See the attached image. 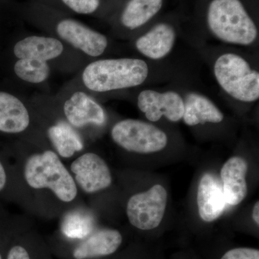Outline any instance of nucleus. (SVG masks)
Here are the masks:
<instances>
[{
	"instance_id": "obj_23",
	"label": "nucleus",
	"mask_w": 259,
	"mask_h": 259,
	"mask_svg": "<svg viewBox=\"0 0 259 259\" xmlns=\"http://www.w3.org/2000/svg\"><path fill=\"white\" fill-rule=\"evenodd\" d=\"M66 6L79 14L88 15L96 11L100 0H62Z\"/></svg>"
},
{
	"instance_id": "obj_14",
	"label": "nucleus",
	"mask_w": 259,
	"mask_h": 259,
	"mask_svg": "<svg viewBox=\"0 0 259 259\" xmlns=\"http://www.w3.org/2000/svg\"><path fill=\"white\" fill-rule=\"evenodd\" d=\"M176 31L169 24L159 23L139 37L136 49L148 59L158 60L171 52L176 40Z\"/></svg>"
},
{
	"instance_id": "obj_18",
	"label": "nucleus",
	"mask_w": 259,
	"mask_h": 259,
	"mask_svg": "<svg viewBox=\"0 0 259 259\" xmlns=\"http://www.w3.org/2000/svg\"><path fill=\"white\" fill-rule=\"evenodd\" d=\"M163 5V0H131L125 7L121 22L131 30L139 28L153 18Z\"/></svg>"
},
{
	"instance_id": "obj_7",
	"label": "nucleus",
	"mask_w": 259,
	"mask_h": 259,
	"mask_svg": "<svg viewBox=\"0 0 259 259\" xmlns=\"http://www.w3.org/2000/svg\"><path fill=\"white\" fill-rule=\"evenodd\" d=\"M71 169L76 183L86 193H95L111 185L110 168L105 160L95 153H84L76 158L71 163Z\"/></svg>"
},
{
	"instance_id": "obj_5",
	"label": "nucleus",
	"mask_w": 259,
	"mask_h": 259,
	"mask_svg": "<svg viewBox=\"0 0 259 259\" xmlns=\"http://www.w3.org/2000/svg\"><path fill=\"white\" fill-rule=\"evenodd\" d=\"M112 140L121 148L138 153L158 152L166 148L168 138L152 124L139 120L120 121L112 127Z\"/></svg>"
},
{
	"instance_id": "obj_12",
	"label": "nucleus",
	"mask_w": 259,
	"mask_h": 259,
	"mask_svg": "<svg viewBox=\"0 0 259 259\" xmlns=\"http://www.w3.org/2000/svg\"><path fill=\"white\" fill-rule=\"evenodd\" d=\"M247 171L248 163L244 158L239 156L229 158L223 165L221 176L227 204L238 205L246 197L248 192Z\"/></svg>"
},
{
	"instance_id": "obj_6",
	"label": "nucleus",
	"mask_w": 259,
	"mask_h": 259,
	"mask_svg": "<svg viewBox=\"0 0 259 259\" xmlns=\"http://www.w3.org/2000/svg\"><path fill=\"white\" fill-rule=\"evenodd\" d=\"M166 190L161 185L134 194L127 204L129 222L141 231H152L160 226L167 204Z\"/></svg>"
},
{
	"instance_id": "obj_9",
	"label": "nucleus",
	"mask_w": 259,
	"mask_h": 259,
	"mask_svg": "<svg viewBox=\"0 0 259 259\" xmlns=\"http://www.w3.org/2000/svg\"><path fill=\"white\" fill-rule=\"evenodd\" d=\"M78 241L70 250V259H101L120 249L123 236L117 230L102 228Z\"/></svg>"
},
{
	"instance_id": "obj_19",
	"label": "nucleus",
	"mask_w": 259,
	"mask_h": 259,
	"mask_svg": "<svg viewBox=\"0 0 259 259\" xmlns=\"http://www.w3.org/2000/svg\"><path fill=\"white\" fill-rule=\"evenodd\" d=\"M49 139L58 153L64 158H70L83 149L82 140L75 130L65 122L51 126L48 131Z\"/></svg>"
},
{
	"instance_id": "obj_10",
	"label": "nucleus",
	"mask_w": 259,
	"mask_h": 259,
	"mask_svg": "<svg viewBox=\"0 0 259 259\" xmlns=\"http://www.w3.org/2000/svg\"><path fill=\"white\" fill-rule=\"evenodd\" d=\"M57 32L61 38L73 47L93 57L102 55L107 47L105 35L71 19L58 24Z\"/></svg>"
},
{
	"instance_id": "obj_21",
	"label": "nucleus",
	"mask_w": 259,
	"mask_h": 259,
	"mask_svg": "<svg viewBox=\"0 0 259 259\" xmlns=\"http://www.w3.org/2000/svg\"><path fill=\"white\" fill-rule=\"evenodd\" d=\"M15 72L20 79L27 82L38 83L49 77V65L46 61L35 59H19L15 65Z\"/></svg>"
},
{
	"instance_id": "obj_20",
	"label": "nucleus",
	"mask_w": 259,
	"mask_h": 259,
	"mask_svg": "<svg viewBox=\"0 0 259 259\" xmlns=\"http://www.w3.org/2000/svg\"><path fill=\"white\" fill-rule=\"evenodd\" d=\"M94 221L88 213L75 210L66 214L61 224V232L68 239L80 240L94 231Z\"/></svg>"
},
{
	"instance_id": "obj_17",
	"label": "nucleus",
	"mask_w": 259,
	"mask_h": 259,
	"mask_svg": "<svg viewBox=\"0 0 259 259\" xmlns=\"http://www.w3.org/2000/svg\"><path fill=\"white\" fill-rule=\"evenodd\" d=\"M63 50V44L57 39L30 36L15 44L14 54L19 59H35L47 62L60 56Z\"/></svg>"
},
{
	"instance_id": "obj_3",
	"label": "nucleus",
	"mask_w": 259,
	"mask_h": 259,
	"mask_svg": "<svg viewBox=\"0 0 259 259\" xmlns=\"http://www.w3.org/2000/svg\"><path fill=\"white\" fill-rule=\"evenodd\" d=\"M24 176L32 188L49 189L63 202H71L77 194L76 182L54 151L30 156L25 163Z\"/></svg>"
},
{
	"instance_id": "obj_22",
	"label": "nucleus",
	"mask_w": 259,
	"mask_h": 259,
	"mask_svg": "<svg viewBox=\"0 0 259 259\" xmlns=\"http://www.w3.org/2000/svg\"><path fill=\"white\" fill-rule=\"evenodd\" d=\"M219 259H259V250L249 247H234L226 250Z\"/></svg>"
},
{
	"instance_id": "obj_27",
	"label": "nucleus",
	"mask_w": 259,
	"mask_h": 259,
	"mask_svg": "<svg viewBox=\"0 0 259 259\" xmlns=\"http://www.w3.org/2000/svg\"><path fill=\"white\" fill-rule=\"evenodd\" d=\"M0 259H3V256H2L1 253H0Z\"/></svg>"
},
{
	"instance_id": "obj_16",
	"label": "nucleus",
	"mask_w": 259,
	"mask_h": 259,
	"mask_svg": "<svg viewBox=\"0 0 259 259\" xmlns=\"http://www.w3.org/2000/svg\"><path fill=\"white\" fill-rule=\"evenodd\" d=\"M185 110L182 119L189 126L206 122L219 123L224 116L218 107L207 97L197 93H189L184 100Z\"/></svg>"
},
{
	"instance_id": "obj_8",
	"label": "nucleus",
	"mask_w": 259,
	"mask_h": 259,
	"mask_svg": "<svg viewBox=\"0 0 259 259\" xmlns=\"http://www.w3.org/2000/svg\"><path fill=\"white\" fill-rule=\"evenodd\" d=\"M138 106L151 122L161 120L163 116L171 122H178L183 117L185 110L183 99L173 91L161 93L144 90L138 97Z\"/></svg>"
},
{
	"instance_id": "obj_4",
	"label": "nucleus",
	"mask_w": 259,
	"mask_h": 259,
	"mask_svg": "<svg viewBox=\"0 0 259 259\" xmlns=\"http://www.w3.org/2000/svg\"><path fill=\"white\" fill-rule=\"evenodd\" d=\"M214 73L220 86L230 96L250 102L259 97V74L236 54H225L214 63Z\"/></svg>"
},
{
	"instance_id": "obj_1",
	"label": "nucleus",
	"mask_w": 259,
	"mask_h": 259,
	"mask_svg": "<svg viewBox=\"0 0 259 259\" xmlns=\"http://www.w3.org/2000/svg\"><path fill=\"white\" fill-rule=\"evenodd\" d=\"M148 75V65L141 59H103L89 64L82 79L89 90L105 93L139 86Z\"/></svg>"
},
{
	"instance_id": "obj_11",
	"label": "nucleus",
	"mask_w": 259,
	"mask_h": 259,
	"mask_svg": "<svg viewBox=\"0 0 259 259\" xmlns=\"http://www.w3.org/2000/svg\"><path fill=\"white\" fill-rule=\"evenodd\" d=\"M197 199L199 214L204 222L216 221L226 209L227 203L222 184L212 174H204L201 178Z\"/></svg>"
},
{
	"instance_id": "obj_13",
	"label": "nucleus",
	"mask_w": 259,
	"mask_h": 259,
	"mask_svg": "<svg viewBox=\"0 0 259 259\" xmlns=\"http://www.w3.org/2000/svg\"><path fill=\"white\" fill-rule=\"evenodd\" d=\"M64 111L70 124L81 127L88 124L102 125L106 121L102 107L86 94L77 92L66 100Z\"/></svg>"
},
{
	"instance_id": "obj_24",
	"label": "nucleus",
	"mask_w": 259,
	"mask_h": 259,
	"mask_svg": "<svg viewBox=\"0 0 259 259\" xmlns=\"http://www.w3.org/2000/svg\"><path fill=\"white\" fill-rule=\"evenodd\" d=\"M6 259H38L35 258L31 246L25 245V243H18L13 245L10 248Z\"/></svg>"
},
{
	"instance_id": "obj_26",
	"label": "nucleus",
	"mask_w": 259,
	"mask_h": 259,
	"mask_svg": "<svg viewBox=\"0 0 259 259\" xmlns=\"http://www.w3.org/2000/svg\"><path fill=\"white\" fill-rule=\"evenodd\" d=\"M252 216H253V221L255 224L257 226L259 225V202L258 201H257L254 204V207H253V214H252Z\"/></svg>"
},
{
	"instance_id": "obj_15",
	"label": "nucleus",
	"mask_w": 259,
	"mask_h": 259,
	"mask_svg": "<svg viewBox=\"0 0 259 259\" xmlns=\"http://www.w3.org/2000/svg\"><path fill=\"white\" fill-rule=\"evenodd\" d=\"M30 123L28 110L16 97L0 92V131L18 134Z\"/></svg>"
},
{
	"instance_id": "obj_25",
	"label": "nucleus",
	"mask_w": 259,
	"mask_h": 259,
	"mask_svg": "<svg viewBox=\"0 0 259 259\" xmlns=\"http://www.w3.org/2000/svg\"><path fill=\"white\" fill-rule=\"evenodd\" d=\"M6 172H5L4 167L0 162V192L4 189L5 186L6 185Z\"/></svg>"
},
{
	"instance_id": "obj_2",
	"label": "nucleus",
	"mask_w": 259,
	"mask_h": 259,
	"mask_svg": "<svg viewBox=\"0 0 259 259\" xmlns=\"http://www.w3.org/2000/svg\"><path fill=\"white\" fill-rule=\"evenodd\" d=\"M210 31L219 40L236 45H251L258 30L240 0H212L207 12Z\"/></svg>"
}]
</instances>
